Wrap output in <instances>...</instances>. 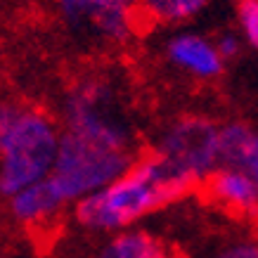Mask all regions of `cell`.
I'll list each match as a JSON object with an SVG mask.
<instances>
[{"label": "cell", "instance_id": "1", "mask_svg": "<svg viewBox=\"0 0 258 258\" xmlns=\"http://www.w3.org/2000/svg\"><path fill=\"white\" fill-rule=\"evenodd\" d=\"M195 187L175 173L157 152L138 157L128 171L107 187L74 204V218L90 232H121Z\"/></svg>", "mask_w": 258, "mask_h": 258}, {"label": "cell", "instance_id": "2", "mask_svg": "<svg viewBox=\"0 0 258 258\" xmlns=\"http://www.w3.org/2000/svg\"><path fill=\"white\" fill-rule=\"evenodd\" d=\"M62 128L47 111L17 107L15 116L0 138V197L50 178L59 149Z\"/></svg>", "mask_w": 258, "mask_h": 258}, {"label": "cell", "instance_id": "3", "mask_svg": "<svg viewBox=\"0 0 258 258\" xmlns=\"http://www.w3.org/2000/svg\"><path fill=\"white\" fill-rule=\"evenodd\" d=\"M138 161L135 149L62 131L50 178L67 202H79L121 178Z\"/></svg>", "mask_w": 258, "mask_h": 258}, {"label": "cell", "instance_id": "4", "mask_svg": "<svg viewBox=\"0 0 258 258\" xmlns=\"http://www.w3.org/2000/svg\"><path fill=\"white\" fill-rule=\"evenodd\" d=\"M218 123L204 116H182L159 135L157 152L175 173L199 185L220 166Z\"/></svg>", "mask_w": 258, "mask_h": 258}, {"label": "cell", "instance_id": "5", "mask_svg": "<svg viewBox=\"0 0 258 258\" xmlns=\"http://www.w3.org/2000/svg\"><path fill=\"white\" fill-rule=\"evenodd\" d=\"M138 0H55L59 22L76 36L121 45L135 31Z\"/></svg>", "mask_w": 258, "mask_h": 258}, {"label": "cell", "instance_id": "6", "mask_svg": "<svg viewBox=\"0 0 258 258\" xmlns=\"http://www.w3.org/2000/svg\"><path fill=\"white\" fill-rule=\"evenodd\" d=\"M67 204L69 202L64 199L52 178H43L8 197V211L15 223L31 230H40V227L52 225L62 216Z\"/></svg>", "mask_w": 258, "mask_h": 258}, {"label": "cell", "instance_id": "7", "mask_svg": "<svg viewBox=\"0 0 258 258\" xmlns=\"http://www.w3.org/2000/svg\"><path fill=\"white\" fill-rule=\"evenodd\" d=\"M166 57L173 67L185 71L199 81L218 79L225 69V59L220 57L218 47L202 33H175L166 43Z\"/></svg>", "mask_w": 258, "mask_h": 258}, {"label": "cell", "instance_id": "8", "mask_svg": "<svg viewBox=\"0 0 258 258\" xmlns=\"http://www.w3.org/2000/svg\"><path fill=\"white\" fill-rule=\"evenodd\" d=\"M204 185L206 195L218 206L237 216H258V187L246 171L218 166L204 180Z\"/></svg>", "mask_w": 258, "mask_h": 258}, {"label": "cell", "instance_id": "9", "mask_svg": "<svg viewBox=\"0 0 258 258\" xmlns=\"http://www.w3.org/2000/svg\"><path fill=\"white\" fill-rule=\"evenodd\" d=\"M95 258H173L164 239L147 230H121L100 246Z\"/></svg>", "mask_w": 258, "mask_h": 258}, {"label": "cell", "instance_id": "10", "mask_svg": "<svg viewBox=\"0 0 258 258\" xmlns=\"http://www.w3.org/2000/svg\"><path fill=\"white\" fill-rule=\"evenodd\" d=\"M256 131L244 121H230L218 128V161L227 168H242L251 152Z\"/></svg>", "mask_w": 258, "mask_h": 258}, {"label": "cell", "instance_id": "11", "mask_svg": "<svg viewBox=\"0 0 258 258\" xmlns=\"http://www.w3.org/2000/svg\"><path fill=\"white\" fill-rule=\"evenodd\" d=\"M145 15L164 24H182L202 15L209 0H138Z\"/></svg>", "mask_w": 258, "mask_h": 258}, {"label": "cell", "instance_id": "12", "mask_svg": "<svg viewBox=\"0 0 258 258\" xmlns=\"http://www.w3.org/2000/svg\"><path fill=\"white\" fill-rule=\"evenodd\" d=\"M209 258H258V239L256 237H232L218 244L209 253Z\"/></svg>", "mask_w": 258, "mask_h": 258}, {"label": "cell", "instance_id": "13", "mask_svg": "<svg viewBox=\"0 0 258 258\" xmlns=\"http://www.w3.org/2000/svg\"><path fill=\"white\" fill-rule=\"evenodd\" d=\"M237 19L244 40L258 52V0H239Z\"/></svg>", "mask_w": 258, "mask_h": 258}, {"label": "cell", "instance_id": "14", "mask_svg": "<svg viewBox=\"0 0 258 258\" xmlns=\"http://www.w3.org/2000/svg\"><path fill=\"white\" fill-rule=\"evenodd\" d=\"M216 47H218V52L223 59H235V57H239V52H242V40L237 38V33H223V36H218V40H216Z\"/></svg>", "mask_w": 258, "mask_h": 258}, {"label": "cell", "instance_id": "15", "mask_svg": "<svg viewBox=\"0 0 258 258\" xmlns=\"http://www.w3.org/2000/svg\"><path fill=\"white\" fill-rule=\"evenodd\" d=\"M244 171L253 178V182L258 187V131H256V138H253V145H251L249 157H246V164H244Z\"/></svg>", "mask_w": 258, "mask_h": 258}, {"label": "cell", "instance_id": "16", "mask_svg": "<svg viewBox=\"0 0 258 258\" xmlns=\"http://www.w3.org/2000/svg\"><path fill=\"white\" fill-rule=\"evenodd\" d=\"M19 104H12V102H0V138L5 133V128L10 125L12 116H15V111Z\"/></svg>", "mask_w": 258, "mask_h": 258}]
</instances>
